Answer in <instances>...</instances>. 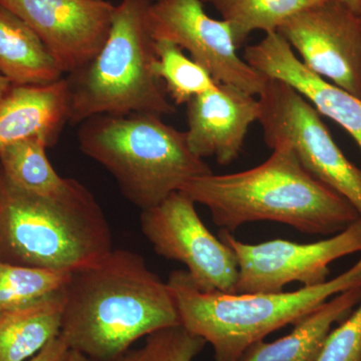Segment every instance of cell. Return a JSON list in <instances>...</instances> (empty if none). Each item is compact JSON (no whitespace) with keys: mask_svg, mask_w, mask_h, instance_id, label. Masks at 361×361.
<instances>
[{"mask_svg":"<svg viewBox=\"0 0 361 361\" xmlns=\"http://www.w3.org/2000/svg\"><path fill=\"white\" fill-rule=\"evenodd\" d=\"M103 209L78 180L51 195L11 185L0 170V260L73 273L113 250Z\"/></svg>","mask_w":361,"mask_h":361,"instance_id":"obj_3","label":"cell"},{"mask_svg":"<svg viewBox=\"0 0 361 361\" xmlns=\"http://www.w3.org/2000/svg\"><path fill=\"white\" fill-rule=\"evenodd\" d=\"M154 40L174 42L216 82L259 96L267 78L237 54L231 26L210 18L201 0H154L147 11Z\"/></svg>","mask_w":361,"mask_h":361,"instance_id":"obj_10","label":"cell"},{"mask_svg":"<svg viewBox=\"0 0 361 361\" xmlns=\"http://www.w3.org/2000/svg\"><path fill=\"white\" fill-rule=\"evenodd\" d=\"M219 238L238 261L236 293H275L293 282L304 286L322 284L327 281L332 262L361 252V218L343 231L314 243L274 239L247 244L226 230Z\"/></svg>","mask_w":361,"mask_h":361,"instance_id":"obj_9","label":"cell"},{"mask_svg":"<svg viewBox=\"0 0 361 361\" xmlns=\"http://www.w3.org/2000/svg\"><path fill=\"white\" fill-rule=\"evenodd\" d=\"M65 288L18 310L0 312V361H28L59 336Z\"/></svg>","mask_w":361,"mask_h":361,"instance_id":"obj_18","label":"cell"},{"mask_svg":"<svg viewBox=\"0 0 361 361\" xmlns=\"http://www.w3.org/2000/svg\"><path fill=\"white\" fill-rule=\"evenodd\" d=\"M258 99L266 145L289 147L310 174L345 198L361 218V169L342 153L320 114L290 85L273 78H267Z\"/></svg>","mask_w":361,"mask_h":361,"instance_id":"obj_7","label":"cell"},{"mask_svg":"<svg viewBox=\"0 0 361 361\" xmlns=\"http://www.w3.org/2000/svg\"><path fill=\"white\" fill-rule=\"evenodd\" d=\"M212 6L231 26L240 49L252 32H277L292 16L322 0H201Z\"/></svg>","mask_w":361,"mask_h":361,"instance_id":"obj_20","label":"cell"},{"mask_svg":"<svg viewBox=\"0 0 361 361\" xmlns=\"http://www.w3.org/2000/svg\"><path fill=\"white\" fill-rule=\"evenodd\" d=\"M277 32L308 70L361 99V20L353 9L322 0L292 16Z\"/></svg>","mask_w":361,"mask_h":361,"instance_id":"obj_11","label":"cell"},{"mask_svg":"<svg viewBox=\"0 0 361 361\" xmlns=\"http://www.w3.org/2000/svg\"><path fill=\"white\" fill-rule=\"evenodd\" d=\"M269 158L234 174L202 176L180 191L207 207L213 222L234 232L271 221L310 235H336L360 216L345 198L310 174L292 149L275 147Z\"/></svg>","mask_w":361,"mask_h":361,"instance_id":"obj_2","label":"cell"},{"mask_svg":"<svg viewBox=\"0 0 361 361\" xmlns=\"http://www.w3.org/2000/svg\"><path fill=\"white\" fill-rule=\"evenodd\" d=\"M167 284L180 324L211 344L216 361H238L272 332L296 324L337 294L361 287V258L334 279L291 292H206L186 270L172 271Z\"/></svg>","mask_w":361,"mask_h":361,"instance_id":"obj_4","label":"cell"},{"mask_svg":"<svg viewBox=\"0 0 361 361\" xmlns=\"http://www.w3.org/2000/svg\"><path fill=\"white\" fill-rule=\"evenodd\" d=\"M207 342L182 324L157 330L142 348L128 351L118 361H193Z\"/></svg>","mask_w":361,"mask_h":361,"instance_id":"obj_23","label":"cell"},{"mask_svg":"<svg viewBox=\"0 0 361 361\" xmlns=\"http://www.w3.org/2000/svg\"><path fill=\"white\" fill-rule=\"evenodd\" d=\"M65 361H96L92 360V358L87 357V355H82V353H78L75 350H68V355Z\"/></svg>","mask_w":361,"mask_h":361,"instance_id":"obj_26","label":"cell"},{"mask_svg":"<svg viewBox=\"0 0 361 361\" xmlns=\"http://www.w3.org/2000/svg\"><path fill=\"white\" fill-rule=\"evenodd\" d=\"M71 274L0 260V312L25 307L61 290Z\"/></svg>","mask_w":361,"mask_h":361,"instance_id":"obj_22","label":"cell"},{"mask_svg":"<svg viewBox=\"0 0 361 361\" xmlns=\"http://www.w3.org/2000/svg\"><path fill=\"white\" fill-rule=\"evenodd\" d=\"M180 324L167 284L140 254L113 249L71 273L59 337L96 361H118L135 341Z\"/></svg>","mask_w":361,"mask_h":361,"instance_id":"obj_1","label":"cell"},{"mask_svg":"<svg viewBox=\"0 0 361 361\" xmlns=\"http://www.w3.org/2000/svg\"><path fill=\"white\" fill-rule=\"evenodd\" d=\"M68 350L70 348L59 336L28 361H65Z\"/></svg>","mask_w":361,"mask_h":361,"instance_id":"obj_25","label":"cell"},{"mask_svg":"<svg viewBox=\"0 0 361 361\" xmlns=\"http://www.w3.org/2000/svg\"><path fill=\"white\" fill-rule=\"evenodd\" d=\"M356 14H357V16H360V18L361 20V0L358 1L357 8H356Z\"/></svg>","mask_w":361,"mask_h":361,"instance_id":"obj_29","label":"cell"},{"mask_svg":"<svg viewBox=\"0 0 361 361\" xmlns=\"http://www.w3.org/2000/svg\"><path fill=\"white\" fill-rule=\"evenodd\" d=\"M51 146L44 137H35L9 145L0 152V170L14 187L35 195H51L65 186L47 156Z\"/></svg>","mask_w":361,"mask_h":361,"instance_id":"obj_19","label":"cell"},{"mask_svg":"<svg viewBox=\"0 0 361 361\" xmlns=\"http://www.w3.org/2000/svg\"><path fill=\"white\" fill-rule=\"evenodd\" d=\"M66 78L42 85H13L0 103V152L14 142L44 137L49 145L68 123Z\"/></svg>","mask_w":361,"mask_h":361,"instance_id":"obj_15","label":"cell"},{"mask_svg":"<svg viewBox=\"0 0 361 361\" xmlns=\"http://www.w3.org/2000/svg\"><path fill=\"white\" fill-rule=\"evenodd\" d=\"M11 87H13V85H11L4 75H0V103H1L2 99L6 97L7 92H9Z\"/></svg>","mask_w":361,"mask_h":361,"instance_id":"obj_27","label":"cell"},{"mask_svg":"<svg viewBox=\"0 0 361 361\" xmlns=\"http://www.w3.org/2000/svg\"><path fill=\"white\" fill-rule=\"evenodd\" d=\"M260 115L255 96L218 84L187 104L188 145L198 158L215 157L220 165L238 158L249 128Z\"/></svg>","mask_w":361,"mask_h":361,"instance_id":"obj_14","label":"cell"},{"mask_svg":"<svg viewBox=\"0 0 361 361\" xmlns=\"http://www.w3.org/2000/svg\"><path fill=\"white\" fill-rule=\"evenodd\" d=\"M315 361H361V301L331 329Z\"/></svg>","mask_w":361,"mask_h":361,"instance_id":"obj_24","label":"cell"},{"mask_svg":"<svg viewBox=\"0 0 361 361\" xmlns=\"http://www.w3.org/2000/svg\"><path fill=\"white\" fill-rule=\"evenodd\" d=\"M0 75L13 85L52 84L65 75L39 35L16 14L2 6Z\"/></svg>","mask_w":361,"mask_h":361,"instance_id":"obj_17","label":"cell"},{"mask_svg":"<svg viewBox=\"0 0 361 361\" xmlns=\"http://www.w3.org/2000/svg\"><path fill=\"white\" fill-rule=\"evenodd\" d=\"M329 1H336L338 2V4H343V6L353 9V11L356 13V8H357L358 1H360V0H329Z\"/></svg>","mask_w":361,"mask_h":361,"instance_id":"obj_28","label":"cell"},{"mask_svg":"<svg viewBox=\"0 0 361 361\" xmlns=\"http://www.w3.org/2000/svg\"><path fill=\"white\" fill-rule=\"evenodd\" d=\"M0 6L39 35L68 75L101 51L116 11L106 0H0Z\"/></svg>","mask_w":361,"mask_h":361,"instance_id":"obj_12","label":"cell"},{"mask_svg":"<svg viewBox=\"0 0 361 361\" xmlns=\"http://www.w3.org/2000/svg\"><path fill=\"white\" fill-rule=\"evenodd\" d=\"M155 52L154 73L176 106L187 104L193 97L219 84L174 42L155 40Z\"/></svg>","mask_w":361,"mask_h":361,"instance_id":"obj_21","label":"cell"},{"mask_svg":"<svg viewBox=\"0 0 361 361\" xmlns=\"http://www.w3.org/2000/svg\"><path fill=\"white\" fill-rule=\"evenodd\" d=\"M244 61L261 75L298 92L320 115L338 123L361 149V99L308 70L277 32L248 45Z\"/></svg>","mask_w":361,"mask_h":361,"instance_id":"obj_13","label":"cell"},{"mask_svg":"<svg viewBox=\"0 0 361 361\" xmlns=\"http://www.w3.org/2000/svg\"><path fill=\"white\" fill-rule=\"evenodd\" d=\"M360 301L361 287L337 294L294 324L290 334L253 344L238 361H315L334 325L348 317Z\"/></svg>","mask_w":361,"mask_h":361,"instance_id":"obj_16","label":"cell"},{"mask_svg":"<svg viewBox=\"0 0 361 361\" xmlns=\"http://www.w3.org/2000/svg\"><path fill=\"white\" fill-rule=\"evenodd\" d=\"M78 146L115 178L126 198L148 210L190 180L212 174L194 155L186 132L148 113L101 115L80 123Z\"/></svg>","mask_w":361,"mask_h":361,"instance_id":"obj_5","label":"cell"},{"mask_svg":"<svg viewBox=\"0 0 361 361\" xmlns=\"http://www.w3.org/2000/svg\"><path fill=\"white\" fill-rule=\"evenodd\" d=\"M140 222L142 235L156 253L186 266L199 289L236 293V255L206 227L196 203L184 192H175L159 205L142 211Z\"/></svg>","mask_w":361,"mask_h":361,"instance_id":"obj_8","label":"cell"},{"mask_svg":"<svg viewBox=\"0 0 361 361\" xmlns=\"http://www.w3.org/2000/svg\"><path fill=\"white\" fill-rule=\"evenodd\" d=\"M154 0H122L116 6L110 32L99 54L66 77L68 123L80 125L101 115L134 113L172 115L163 82L154 73L155 40L147 25Z\"/></svg>","mask_w":361,"mask_h":361,"instance_id":"obj_6","label":"cell"}]
</instances>
